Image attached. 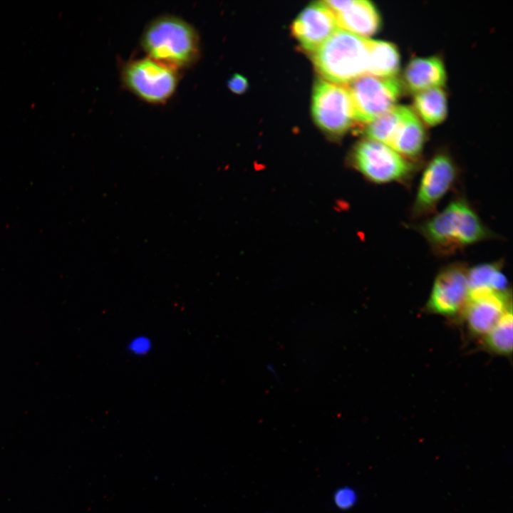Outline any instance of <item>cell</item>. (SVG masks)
<instances>
[{
  "instance_id": "8fae6325",
  "label": "cell",
  "mask_w": 513,
  "mask_h": 513,
  "mask_svg": "<svg viewBox=\"0 0 513 513\" xmlns=\"http://www.w3.org/2000/svg\"><path fill=\"white\" fill-rule=\"evenodd\" d=\"M333 11L323 2L306 6L291 25V32L306 51L315 52L336 30Z\"/></svg>"
},
{
  "instance_id": "8992f818",
  "label": "cell",
  "mask_w": 513,
  "mask_h": 513,
  "mask_svg": "<svg viewBox=\"0 0 513 513\" xmlns=\"http://www.w3.org/2000/svg\"><path fill=\"white\" fill-rule=\"evenodd\" d=\"M311 110L315 123L333 137L345 134L356 121L348 87L322 79L315 83Z\"/></svg>"
},
{
  "instance_id": "ac0fdd59",
  "label": "cell",
  "mask_w": 513,
  "mask_h": 513,
  "mask_svg": "<svg viewBox=\"0 0 513 513\" xmlns=\"http://www.w3.org/2000/svg\"><path fill=\"white\" fill-rule=\"evenodd\" d=\"M512 307L482 337V346L492 353L511 356L512 353Z\"/></svg>"
},
{
  "instance_id": "7402d4cb",
  "label": "cell",
  "mask_w": 513,
  "mask_h": 513,
  "mask_svg": "<svg viewBox=\"0 0 513 513\" xmlns=\"http://www.w3.org/2000/svg\"><path fill=\"white\" fill-rule=\"evenodd\" d=\"M249 86L248 81L244 76L240 74L233 75L228 81L229 88L234 93L241 94L244 93Z\"/></svg>"
},
{
  "instance_id": "30bf717a",
  "label": "cell",
  "mask_w": 513,
  "mask_h": 513,
  "mask_svg": "<svg viewBox=\"0 0 513 513\" xmlns=\"http://www.w3.org/2000/svg\"><path fill=\"white\" fill-rule=\"evenodd\" d=\"M512 307L511 292L471 291L461 317L472 336L483 337Z\"/></svg>"
},
{
  "instance_id": "9a60e30c",
  "label": "cell",
  "mask_w": 513,
  "mask_h": 513,
  "mask_svg": "<svg viewBox=\"0 0 513 513\" xmlns=\"http://www.w3.org/2000/svg\"><path fill=\"white\" fill-rule=\"evenodd\" d=\"M369 75L378 77H395L400 69V57L397 47L385 41H368Z\"/></svg>"
},
{
  "instance_id": "2e32d148",
  "label": "cell",
  "mask_w": 513,
  "mask_h": 513,
  "mask_svg": "<svg viewBox=\"0 0 513 513\" xmlns=\"http://www.w3.org/2000/svg\"><path fill=\"white\" fill-rule=\"evenodd\" d=\"M413 105L416 113L429 126L442 123L447 115V95L441 88L415 93Z\"/></svg>"
},
{
  "instance_id": "ffe728a7",
  "label": "cell",
  "mask_w": 513,
  "mask_h": 513,
  "mask_svg": "<svg viewBox=\"0 0 513 513\" xmlns=\"http://www.w3.org/2000/svg\"><path fill=\"white\" fill-rule=\"evenodd\" d=\"M358 498V493L355 488L349 485H343L334 490L332 503L338 510L347 511L356 505Z\"/></svg>"
},
{
  "instance_id": "9c48e42d",
  "label": "cell",
  "mask_w": 513,
  "mask_h": 513,
  "mask_svg": "<svg viewBox=\"0 0 513 513\" xmlns=\"http://www.w3.org/2000/svg\"><path fill=\"white\" fill-rule=\"evenodd\" d=\"M467 271L468 268L459 262L440 270L426 304L428 312L450 318L462 316L470 293Z\"/></svg>"
},
{
  "instance_id": "e0dca14e",
  "label": "cell",
  "mask_w": 513,
  "mask_h": 513,
  "mask_svg": "<svg viewBox=\"0 0 513 513\" xmlns=\"http://www.w3.org/2000/svg\"><path fill=\"white\" fill-rule=\"evenodd\" d=\"M467 279L470 291L489 290L499 293L511 292L500 262L482 263L468 269Z\"/></svg>"
},
{
  "instance_id": "277c9868",
  "label": "cell",
  "mask_w": 513,
  "mask_h": 513,
  "mask_svg": "<svg viewBox=\"0 0 513 513\" xmlns=\"http://www.w3.org/2000/svg\"><path fill=\"white\" fill-rule=\"evenodd\" d=\"M351 162L366 179L375 184L407 182L417 169L415 163L388 145L369 139L354 146Z\"/></svg>"
},
{
  "instance_id": "6da1fadb",
  "label": "cell",
  "mask_w": 513,
  "mask_h": 513,
  "mask_svg": "<svg viewBox=\"0 0 513 513\" xmlns=\"http://www.w3.org/2000/svg\"><path fill=\"white\" fill-rule=\"evenodd\" d=\"M434 253L447 256L494 237L464 198L451 201L442 210L417 227Z\"/></svg>"
},
{
  "instance_id": "5bb4252c",
  "label": "cell",
  "mask_w": 513,
  "mask_h": 513,
  "mask_svg": "<svg viewBox=\"0 0 513 513\" xmlns=\"http://www.w3.org/2000/svg\"><path fill=\"white\" fill-rule=\"evenodd\" d=\"M425 140L426 134L421 121L408 108L388 146L410 160L420 155Z\"/></svg>"
},
{
  "instance_id": "7a4b0ae2",
  "label": "cell",
  "mask_w": 513,
  "mask_h": 513,
  "mask_svg": "<svg viewBox=\"0 0 513 513\" xmlns=\"http://www.w3.org/2000/svg\"><path fill=\"white\" fill-rule=\"evenodd\" d=\"M140 41L149 58L176 69L193 65L200 57L197 31L175 16L162 15L152 20L145 28Z\"/></svg>"
},
{
  "instance_id": "d6986e66",
  "label": "cell",
  "mask_w": 513,
  "mask_h": 513,
  "mask_svg": "<svg viewBox=\"0 0 513 513\" xmlns=\"http://www.w3.org/2000/svg\"><path fill=\"white\" fill-rule=\"evenodd\" d=\"M408 107L395 105L367 124L364 133L366 139L388 145Z\"/></svg>"
},
{
  "instance_id": "3957f363",
  "label": "cell",
  "mask_w": 513,
  "mask_h": 513,
  "mask_svg": "<svg viewBox=\"0 0 513 513\" xmlns=\"http://www.w3.org/2000/svg\"><path fill=\"white\" fill-rule=\"evenodd\" d=\"M368 41L337 29L312 53L316 70L325 81L339 85L367 74Z\"/></svg>"
},
{
  "instance_id": "52a82bcc",
  "label": "cell",
  "mask_w": 513,
  "mask_h": 513,
  "mask_svg": "<svg viewBox=\"0 0 513 513\" xmlns=\"http://www.w3.org/2000/svg\"><path fill=\"white\" fill-rule=\"evenodd\" d=\"M402 83L396 77L369 74L350 83L348 88L353 103L356 121L368 124L395 106L401 95Z\"/></svg>"
},
{
  "instance_id": "7c38bea8",
  "label": "cell",
  "mask_w": 513,
  "mask_h": 513,
  "mask_svg": "<svg viewBox=\"0 0 513 513\" xmlns=\"http://www.w3.org/2000/svg\"><path fill=\"white\" fill-rule=\"evenodd\" d=\"M335 14L337 24L343 30L365 37L380 28V16L375 6L366 0L324 1Z\"/></svg>"
},
{
  "instance_id": "ba28073f",
  "label": "cell",
  "mask_w": 513,
  "mask_h": 513,
  "mask_svg": "<svg viewBox=\"0 0 513 513\" xmlns=\"http://www.w3.org/2000/svg\"><path fill=\"white\" fill-rule=\"evenodd\" d=\"M458 177L453 159L445 152L436 154L423 170L412 207V216L420 218L430 214L450 192Z\"/></svg>"
},
{
  "instance_id": "4fadbf2b",
  "label": "cell",
  "mask_w": 513,
  "mask_h": 513,
  "mask_svg": "<svg viewBox=\"0 0 513 513\" xmlns=\"http://www.w3.org/2000/svg\"><path fill=\"white\" fill-rule=\"evenodd\" d=\"M447 80L445 65L435 56L415 57L407 64L403 73V83L413 93L443 86Z\"/></svg>"
},
{
  "instance_id": "5b68a950",
  "label": "cell",
  "mask_w": 513,
  "mask_h": 513,
  "mask_svg": "<svg viewBox=\"0 0 513 513\" xmlns=\"http://www.w3.org/2000/svg\"><path fill=\"white\" fill-rule=\"evenodd\" d=\"M121 80L127 89L142 100L160 104L175 93L180 75L177 69L147 57L125 63Z\"/></svg>"
},
{
  "instance_id": "44dd1931",
  "label": "cell",
  "mask_w": 513,
  "mask_h": 513,
  "mask_svg": "<svg viewBox=\"0 0 513 513\" xmlns=\"http://www.w3.org/2000/svg\"><path fill=\"white\" fill-rule=\"evenodd\" d=\"M152 348L151 339L147 336L138 335L128 343L127 348L130 353L137 356L148 354Z\"/></svg>"
}]
</instances>
